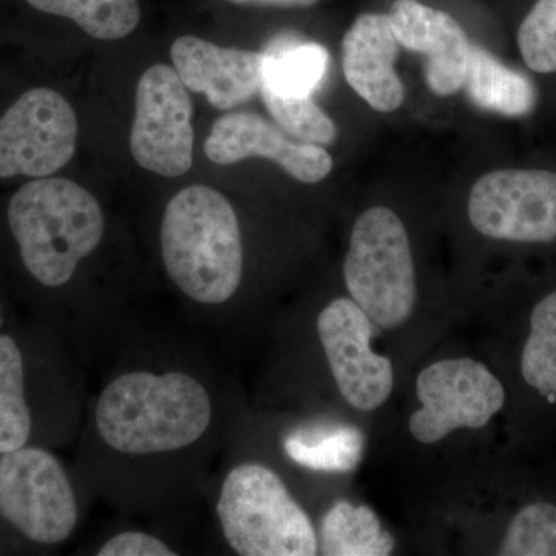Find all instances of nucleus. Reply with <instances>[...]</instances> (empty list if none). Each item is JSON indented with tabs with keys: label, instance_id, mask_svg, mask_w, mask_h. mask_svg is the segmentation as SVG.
Here are the masks:
<instances>
[{
	"label": "nucleus",
	"instance_id": "obj_2",
	"mask_svg": "<svg viewBox=\"0 0 556 556\" xmlns=\"http://www.w3.org/2000/svg\"><path fill=\"white\" fill-rule=\"evenodd\" d=\"M161 251L172 281L195 302L219 305L240 287L239 218L228 199L208 186H189L167 203Z\"/></svg>",
	"mask_w": 556,
	"mask_h": 556
},
{
	"label": "nucleus",
	"instance_id": "obj_8",
	"mask_svg": "<svg viewBox=\"0 0 556 556\" xmlns=\"http://www.w3.org/2000/svg\"><path fill=\"white\" fill-rule=\"evenodd\" d=\"M193 105L169 65L156 64L138 80L130 152L142 169L161 177L188 174L193 164Z\"/></svg>",
	"mask_w": 556,
	"mask_h": 556
},
{
	"label": "nucleus",
	"instance_id": "obj_10",
	"mask_svg": "<svg viewBox=\"0 0 556 556\" xmlns=\"http://www.w3.org/2000/svg\"><path fill=\"white\" fill-rule=\"evenodd\" d=\"M78 121L62 94L33 89L0 118V178H46L75 155Z\"/></svg>",
	"mask_w": 556,
	"mask_h": 556
},
{
	"label": "nucleus",
	"instance_id": "obj_27",
	"mask_svg": "<svg viewBox=\"0 0 556 556\" xmlns=\"http://www.w3.org/2000/svg\"><path fill=\"white\" fill-rule=\"evenodd\" d=\"M236 5L266 7V9H309L318 0H229Z\"/></svg>",
	"mask_w": 556,
	"mask_h": 556
},
{
	"label": "nucleus",
	"instance_id": "obj_9",
	"mask_svg": "<svg viewBox=\"0 0 556 556\" xmlns=\"http://www.w3.org/2000/svg\"><path fill=\"white\" fill-rule=\"evenodd\" d=\"M468 218L482 236L517 243L556 239V174L496 170L482 175L468 197Z\"/></svg>",
	"mask_w": 556,
	"mask_h": 556
},
{
	"label": "nucleus",
	"instance_id": "obj_23",
	"mask_svg": "<svg viewBox=\"0 0 556 556\" xmlns=\"http://www.w3.org/2000/svg\"><path fill=\"white\" fill-rule=\"evenodd\" d=\"M263 101L278 127L311 144L328 146L338 138V126L311 97H287L263 84Z\"/></svg>",
	"mask_w": 556,
	"mask_h": 556
},
{
	"label": "nucleus",
	"instance_id": "obj_16",
	"mask_svg": "<svg viewBox=\"0 0 556 556\" xmlns=\"http://www.w3.org/2000/svg\"><path fill=\"white\" fill-rule=\"evenodd\" d=\"M463 89L471 104L497 115L517 118L535 108L536 90L532 80L479 46H471Z\"/></svg>",
	"mask_w": 556,
	"mask_h": 556
},
{
	"label": "nucleus",
	"instance_id": "obj_20",
	"mask_svg": "<svg viewBox=\"0 0 556 556\" xmlns=\"http://www.w3.org/2000/svg\"><path fill=\"white\" fill-rule=\"evenodd\" d=\"M265 86L287 97H311L328 68V51L314 42L277 46L266 50Z\"/></svg>",
	"mask_w": 556,
	"mask_h": 556
},
{
	"label": "nucleus",
	"instance_id": "obj_1",
	"mask_svg": "<svg viewBox=\"0 0 556 556\" xmlns=\"http://www.w3.org/2000/svg\"><path fill=\"white\" fill-rule=\"evenodd\" d=\"M211 419L206 388L186 372H127L110 382L97 407L101 438L126 455L189 447L206 433Z\"/></svg>",
	"mask_w": 556,
	"mask_h": 556
},
{
	"label": "nucleus",
	"instance_id": "obj_3",
	"mask_svg": "<svg viewBox=\"0 0 556 556\" xmlns=\"http://www.w3.org/2000/svg\"><path fill=\"white\" fill-rule=\"evenodd\" d=\"M9 225L25 268L43 287H64L100 247L105 219L98 200L78 182L38 178L9 204Z\"/></svg>",
	"mask_w": 556,
	"mask_h": 556
},
{
	"label": "nucleus",
	"instance_id": "obj_17",
	"mask_svg": "<svg viewBox=\"0 0 556 556\" xmlns=\"http://www.w3.org/2000/svg\"><path fill=\"white\" fill-rule=\"evenodd\" d=\"M394 538L368 506L339 501L321 519L318 551L328 556H388Z\"/></svg>",
	"mask_w": 556,
	"mask_h": 556
},
{
	"label": "nucleus",
	"instance_id": "obj_25",
	"mask_svg": "<svg viewBox=\"0 0 556 556\" xmlns=\"http://www.w3.org/2000/svg\"><path fill=\"white\" fill-rule=\"evenodd\" d=\"M518 47L533 72H556V0H536L519 25Z\"/></svg>",
	"mask_w": 556,
	"mask_h": 556
},
{
	"label": "nucleus",
	"instance_id": "obj_5",
	"mask_svg": "<svg viewBox=\"0 0 556 556\" xmlns=\"http://www.w3.org/2000/svg\"><path fill=\"white\" fill-rule=\"evenodd\" d=\"M343 276L351 300L376 327L394 329L412 317L416 273L407 229L391 208H368L356 219Z\"/></svg>",
	"mask_w": 556,
	"mask_h": 556
},
{
	"label": "nucleus",
	"instance_id": "obj_13",
	"mask_svg": "<svg viewBox=\"0 0 556 556\" xmlns=\"http://www.w3.org/2000/svg\"><path fill=\"white\" fill-rule=\"evenodd\" d=\"M397 42L427 58L428 87L439 97L463 90L471 46L455 17L419 0H396L388 13Z\"/></svg>",
	"mask_w": 556,
	"mask_h": 556
},
{
	"label": "nucleus",
	"instance_id": "obj_7",
	"mask_svg": "<svg viewBox=\"0 0 556 556\" xmlns=\"http://www.w3.org/2000/svg\"><path fill=\"white\" fill-rule=\"evenodd\" d=\"M420 409L409 417V433L422 444H437L459 428L485 427L506 402L503 383L484 364L447 358L420 372L416 382Z\"/></svg>",
	"mask_w": 556,
	"mask_h": 556
},
{
	"label": "nucleus",
	"instance_id": "obj_4",
	"mask_svg": "<svg viewBox=\"0 0 556 556\" xmlns=\"http://www.w3.org/2000/svg\"><path fill=\"white\" fill-rule=\"evenodd\" d=\"M217 515L230 548L241 556H313L316 529L276 471L243 464L229 471Z\"/></svg>",
	"mask_w": 556,
	"mask_h": 556
},
{
	"label": "nucleus",
	"instance_id": "obj_15",
	"mask_svg": "<svg viewBox=\"0 0 556 556\" xmlns=\"http://www.w3.org/2000/svg\"><path fill=\"white\" fill-rule=\"evenodd\" d=\"M399 42L388 14H361L342 42L348 86L376 112L391 113L405 100L404 84L394 68Z\"/></svg>",
	"mask_w": 556,
	"mask_h": 556
},
{
	"label": "nucleus",
	"instance_id": "obj_11",
	"mask_svg": "<svg viewBox=\"0 0 556 556\" xmlns=\"http://www.w3.org/2000/svg\"><path fill=\"white\" fill-rule=\"evenodd\" d=\"M318 338L343 399L361 412L382 407L394 387L390 358L369 346L372 321L351 299L329 303L317 318Z\"/></svg>",
	"mask_w": 556,
	"mask_h": 556
},
{
	"label": "nucleus",
	"instance_id": "obj_28",
	"mask_svg": "<svg viewBox=\"0 0 556 556\" xmlns=\"http://www.w3.org/2000/svg\"><path fill=\"white\" fill-rule=\"evenodd\" d=\"M0 327H2V303H0Z\"/></svg>",
	"mask_w": 556,
	"mask_h": 556
},
{
	"label": "nucleus",
	"instance_id": "obj_18",
	"mask_svg": "<svg viewBox=\"0 0 556 556\" xmlns=\"http://www.w3.org/2000/svg\"><path fill=\"white\" fill-rule=\"evenodd\" d=\"M285 450L299 466L345 473L361 460L362 434L350 427L303 428L285 439Z\"/></svg>",
	"mask_w": 556,
	"mask_h": 556
},
{
	"label": "nucleus",
	"instance_id": "obj_26",
	"mask_svg": "<svg viewBox=\"0 0 556 556\" xmlns=\"http://www.w3.org/2000/svg\"><path fill=\"white\" fill-rule=\"evenodd\" d=\"M100 556H174V551L160 538L144 532H124L110 538L98 552Z\"/></svg>",
	"mask_w": 556,
	"mask_h": 556
},
{
	"label": "nucleus",
	"instance_id": "obj_6",
	"mask_svg": "<svg viewBox=\"0 0 556 556\" xmlns=\"http://www.w3.org/2000/svg\"><path fill=\"white\" fill-rule=\"evenodd\" d=\"M0 515L39 544L67 540L78 521L76 497L56 456L42 448L0 457Z\"/></svg>",
	"mask_w": 556,
	"mask_h": 556
},
{
	"label": "nucleus",
	"instance_id": "obj_14",
	"mask_svg": "<svg viewBox=\"0 0 556 556\" xmlns=\"http://www.w3.org/2000/svg\"><path fill=\"white\" fill-rule=\"evenodd\" d=\"M175 72L189 90L203 93L218 110L254 98L265 83L266 54L219 47L197 36H181L170 49Z\"/></svg>",
	"mask_w": 556,
	"mask_h": 556
},
{
	"label": "nucleus",
	"instance_id": "obj_24",
	"mask_svg": "<svg viewBox=\"0 0 556 556\" xmlns=\"http://www.w3.org/2000/svg\"><path fill=\"white\" fill-rule=\"evenodd\" d=\"M497 554L503 556H556V506L529 504L519 510Z\"/></svg>",
	"mask_w": 556,
	"mask_h": 556
},
{
	"label": "nucleus",
	"instance_id": "obj_21",
	"mask_svg": "<svg viewBox=\"0 0 556 556\" xmlns=\"http://www.w3.org/2000/svg\"><path fill=\"white\" fill-rule=\"evenodd\" d=\"M30 433L21 350L10 336H0V455L25 447Z\"/></svg>",
	"mask_w": 556,
	"mask_h": 556
},
{
	"label": "nucleus",
	"instance_id": "obj_19",
	"mask_svg": "<svg viewBox=\"0 0 556 556\" xmlns=\"http://www.w3.org/2000/svg\"><path fill=\"white\" fill-rule=\"evenodd\" d=\"M33 9L67 17L91 38H126L141 20L139 0H27Z\"/></svg>",
	"mask_w": 556,
	"mask_h": 556
},
{
	"label": "nucleus",
	"instance_id": "obj_12",
	"mask_svg": "<svg viewBox=\"0 0 556 556\" xmlns=\"http://www.w3.org/2000/svg\"><path fill=\"white\" fill-rule=\"evenodd\" d=\"M204 153L222 166L248 159L270 160L305 185L324 181L334 164L321 146L292 141L280 127L251 112L229 113L215 121Z\"/></svg>",
	"mask_w": 556,
	"mask_h": 556
},
{
	"label": "nucleus",
	"instance_id": "obj_22",
	"mask_svg": "<svg viewBox=\"0 0 556 556\" xmlns=\"http://www.w3.org/2000/svg\"><path fill=\"white\" fill-rule=\"evenodd\" d=\"M521 372L541 396L556 401V289L533 308Z\"/></svg>",
	"mask_w": 556,
	"mask_h": 556
}]
</instances>
